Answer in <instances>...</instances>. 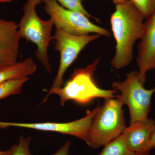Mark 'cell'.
Returning a JSON list of instances; mask_svg holds the SVG:
<instances>
[{
    "instance_id": "6da1fadb",
    "label": "cell",
    "mask_w": 155,
    "mask_h": 155,
    "mask_svg": "<svg viewBox=\"0 0 155 155\" xmlns=\"http://www.w3.org/2000/svg\"><path fill=\"white\" fill-rule=\"evenodd\" d=\"M115 5L116 10L111 15L110 23L116 40V53L111 64L115 69H119L131 63L134 45L144 35L145 18L128 0Z\"/></svg>"
},
{
    "instance_id": "7a4b0ae2",
    "label": "cell",
    "mask_w": 155,
    "mask_h": 155,
    "mask_svg": "<svg viewBox=\"0 0 155 155\" xmlns=\"http://www.w3.org/2000/svg\"><path fill=\"white\" fill-rule=\"evenodd\" d=\"M97 58L93 63L85 68L74 69L71 78L61 88L49 90L41 104L47 101L50 95L57 94L59 97L61 106L69 101H73L81 104H86L94 99L117 97L118 92L114 90L101 88L94 78L95 72L99 63Z\"/></svg>"
},
{
    "instance_id": "3957f363",
    "label": "cell",
    "mask_w": 155,
    "mask_h": 155,
    "mask_svg": "<svg viewBox=\"0 0 155 155\" xmlns=\"http://www.w3.org/2000/svg\"><path fill=\"white\" fill-rule=\"evenodd\" d=\"M123 106L117 97L106 99L99 105L84 141L87 145L99 148L122 134L126 127Z\"/></svg>"
},
{
    "instance_id": "277c9868",
    "label": "cell",
    "mask_w": 155,
    "mask_h": 155,
    "mask_svg": "<svg viewBox=\"0 0 155 155\" xmlns=\"http://www.w3.org/2000/svg\"><path fill=\"white\" fill-rule=\"evenodd\" d=\"M40 0H28L22 8L23 14L18 24V30L21 38L33 43L36 46L35 56L45 69L51 72L48 54L50 42L54 40L51 31L54 22L51 19L43 20L39 17L36 6Z\"/></svg>"
},
{
    "instance_id": "5b68a950",
    "label": "cell",
    "mask_w": 155,
    "mask_h": 155,
    "mask_svg": "<svg viewBox=\"0 0 155 155\" xmlns=\"http://www.w3.org/2000/svg\"><path fill=\"white\" fill-rule=\"evenodd\" d=\"M112 86L113 89L120 93L117 97L129 109L130 124L148 118L155 87L150 89H145L137 71H130L124 81H114Z\"/></svg>"
},
{
    "instance_id": "8992f818",
    "label": "cell",
    "mask_w": 155,
    "mask_h": 155,
    "mask_svg": "<svg viewBox=\"0 0 155 155\" xmlns=\"http://www.w3.org/2000/svg\"><path fill=\"white\" fill-rule=\"evenodd\" d=\"M46 13L52 20L55 27L67 33L78 35L98 34L107 37L111 36L106 28L95 25L88 17L77 12L68 10L60 5L56 0H42Z\"/></svg>"
},
{
    "instance_id": "52a82bcc",
    "label": "cell",
    "mask_w": 155,
    "mask_h": 155,
    "mask_svg": "<svg viewBox=\"0 0 155 155\" xmlns=\"http://www.w3.org/2000/svg\"><path fill=\"white\" fill-rule=\"evenodd\" d=\"M101 36V35L98 34L75 35L55 27L53 37L56 41L55 50L60 53V62L57 75L50 90L61 88L64 86V76L67 69L89 43Z\"/></svg>"
},
{
    "instance_id": "ba28073f",
    "label": "cell",
    "mask_w": 155,
    "mask_h": 155,
    "mask_svg": "<svg viewBox=\"0 0 155 155\" xmlns=\"http://www.w3.org/2000/svg\"><path fill=\"white\" fill-rule=\"evenodd\" d=\"M98 108L99 105L91 111H87L86 116L83 118L70 122L22 123L0 121V129L13 127L58 132L63 134L73 136L84 141L92 121Z\"/></svg>"
},
{
    "instance_id": "9c48e42d",
    "label": "cell",
    "mask_w": 155,
    "mask_h": 155,
    "mask_svg": "<svg viewBox=\"0 0 155 155\" xmlns=\"http://www.w3.org/2000/svg\"><path fill=\"white\" fill-rule=\"evenodd\" d=\"M144 26V35L137 47L136 59L139 78L143 85L147 72L155 69V10L146 19Z\"/></svg>"
},
{
    "instance_id": "30bf717a",
    "label": "cell",
    "mask_w": 155,
    "mask_h": 155,
    "mask_svg": "<svg viewBox=\"0 0 155 155\" xmlns=\"http://www.w3.org/2000/svg\"><path fill=\"white\" fill-rule=\"evenodd\" d=\"M20 39L18 25L0 19V70L17 62Z\"/></svg>"
},
{
    "instance_id": "8fae6325",
    "label": "cell",
    "mask_w": 155,
    "mask_h": 155,
    "mask_svg": "<svg viewBox=\"0 0 155 155\" xmlns=\"http://www.w3.org/2000/svg\"><path fill=\"white\" fill-rule=\"evenodd\" d=\"M155 127V121L151 118L130 123L125 127L123 134L128 148L140 155L149 153L151 150L150 137Z\"/></svg>"
},
{
    "instance_id": "7c38bea8",
    "label": "cell",
    "mask_w": 155,
    "mask_h": 155,
    "mask_svg": "<svg viewBox=\"0 0 155 155\" xmlns=\"http://www.w3.org/2000/svg\"><path fill=\"white\" fill-rule=\"evenodd\" d=\"M37 66L31 58L0 70V84L12 79L28 77L36 72Z\"/></svg>"
},
{
    "instance_id": "4fadbf2b",
    "label": "cell",
    "mask_w": 155,
    "mask_h": 155,
    "mask_svg": "<svg viewBox=\"0 0 155 155\" xmlns=\"http://www.w3.org/2000/svg\"><path fill=\"white\" fill-rule=\"evenodd\" d=\"M98 155H140L132 151L127 146L123 134L104 146Z\"/></svg>"
},
{
    "instance_id": "5bb4252c",
    "label": "cell",
    "mask_w": 155,
    "mask_h": 155,
    "mask_svg": "<svg viewBox=\"0 0 155 155\" xmlns=\"http://www.w3.org/2000/svg\"><path fill=\"white\" fill-rule=\"evenodd\" d=\"M29 77L12 79L0 84V100L11 95L19 94L22 86L28 81Z\"/></svg>"
},
{
    "instance_id": "9a60e30c",
    "label": "cell",
    "mask_w": 155,
    "mask_h": 155,
    "mask_svg": "<svg viewBox=\"0 0 155 155\" xmlns=\"http://www.w3.org/2000/svg\"><path fill=\"white\" fill-rule=\"evenodd\" d=\"M143 14L149 18L155 10V0H128Z\"/></svg>"
},
{
    "instance_id": "2e32d148",
    "label": "cell",
    "mask_w": 155,
    "mask_h": 155,
    "mask_svg": "<svg viewBox=\"0 0 155 155\" xmlns=\"http://www.w3.org/2000/svg\"><path fill=\"white\" fill-rule=\"evenodd\" d=\"M31 140L30 137L20 136L18 144L14 145L11 148V155H31L29 149Z\"/></svg>"
},
{
    "instance_id": "e0dca14e",
    "label": "cell",
    "mask_w": 155,
    "mask_h": 155,
    "mask_svg": "<svg viewBox=\"0 0 155 155\" xmlns=\"http://www.w3.org/2000/svg\"><path fill=\"white\" fill-rule=\"evenodd\" d=\"M42 1V0H40ZM61 6L65 8L79 12L88 18H94L84 8L81 0H56Z\"/></svg>"
},
{
    "instance_id": "ac0fdd59",
    "label": "cell",
    "mask_w": 155,
    "mask_h": 155,
    "mask_svg": "<svg viewBox=\"0 0 155 155\" xmlns=\"http://www.w3.org/2000/svg\"><path fill=\"white\" fill-rule=\"evenodd\" d=\"M71 145V142L70 140H68L60 149L51 155H69Z\"/></svg>"
},
{
    "instance_id": "d6986e66",
    "label": "cell",
    "mask_w": 155,
    "mask_h": 155,
    "mask_svg": "<svg viewBox=\"0 0 155 155\" xmlns=\"http://www.w3.org/2000/svg\"><path fill=\"white\" fill-rule=\"evenodd\" d=\"M150 145L151 149L155 147V127L150 137Z\"/></svg>"
},
{
    "instance_id": "ffe728a7",
    "label": "cell",
    "mask_w": 155,
    "mask_h": 155,
    "mask_svg": "<svg viewBox=\"0 0 155 155\" xmlns=\"http://www.w3.org/2000/svg\"><path fill=\"white\" fill-rule=\"evenodd\" d=\"M11 149L7 151H0V155H11Z\"/></svg>"
},
{
    "instance_id": "44dd1931",
    "label": "cell",
    "mask_w": 155,
    "mask_h": 155,
    "mask_svg": "<svg viewBox=\"0 0 155 155\" xmlns=\"http://www.w3.org/2000/svg\"><path fill=\"white\" fill-rule=\"evenodd\" d=\"M112 1L115 3V5H117V4L125 3V2H127V0H112Z\"/></svg>"
},
{
    "instance_id": "7402d4cb",
    "label": "cell",
    "mask_w": 155,
    "mask_h": 155,
    "mask_svg": "<svg viewBox=\"0 0 155 155\" xmlns=\"http://www.w3.org/2000/svg\"><path fill=\"white\" fill-rule=\"evenodd\" d=\"M13 1V0H0V3L10 2Z\"/></svg>"
},
{
    "instance_id": "603a6c76",
    "label": "cell",
    "mask_w": 155,
    "mask_h": 155,
    "mask_svg": "<svg viewBox=\"0 0 155 155\" xmlns=\"http://www.w3.org/2000/svg\"><path fill=\"white\" fill-rule=\"evenodd\" d=\"M146 155H150L149 154V153L147 154Z\"/></svg>"
},
{
    "instance_id": "cb8c5ba5",
    "label": "cell",
    "mask_w": 155,
    "mask_h": 155,
    "mask_svg": "<svg viewBox=\"0 0 155 155\" xmlns=\"http://www.w3.org/2000/svg\"><path fill=\"white\" fill-rule=\"evenodd\" d=\"M82 1H83V0H81V1H82Z\"/></svg>"
}]
</instances>
